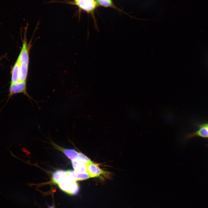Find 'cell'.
<instances>
[{"label":"cell","mask_w":208,"mask_h":208,"mask_svg":"<svg viewBox=\"0 0 208 208\" xmlns=\"http://www.w3.org/2000/svg\"><path fill=\"white\" fill-rule=\"evenodd\" d=\"M58 184L61 190L70 194H76L79 190V186L76 181L69 178L68 176Z\"/></svg>","instance_id":"1"},{"label":"cell","mask_w":208,"mask_h":208,"mask_svg":"<svg viewBox=\"0 0 208 208\" xmlns=\"http://www.w3.org/2000/svg\"><path fill=\"white\" fill-rule=\"evenodd\" d=\"M26 81H19L16 83L10 84L8 90V98L7 102L13 95L17 94L23 93L29 99L31 98L27 91Z\"/></svg>","instance_id":"2"},{"label":"cell","mask_w":208,"mask_h":208,"mask_svg":"<svg viewBox=\"0 0 208 208\" xmlns=\"http://www.w3.org/2000/svg\"><path fill=\"white\" fill-rule=\"evenodd\" d=\"M99 164L95 163L92 161L87 165V172L90 177H100L103 176L108 177L110 173L109 172L105 171L101 168Z\"/></svg>","instance_id":"3"},{"label":"cell","mask_w":208,"mask_h":208,"mask_svg":"<svg viewBox=\"0 0 208 208\" xmlns=\"http://www.w3.org/2000/svg\"><path fill=\"white\" fill-rule=\"evenodd\" d=\"M198 129L196 131L189 134L187 139L198 137L204 138H208V123L197 125Z\"/></svg>","instance_id":"4"},{"label":"cell","mask_w":208,"mask_h":208,"mask_svg":"<svg viewBox=\"0 0 208 208\" xmlns=\"http://www.w3.org/2000/svg\"><path fill=\"white\" fill-rule=\"evenodd\" d=\"M75 2L79 8L88 12L93 10L97 4L94 0H79Z\"/></svg>","instance_id":"5"},{"label":"cell","mask_w":208,"mask_h":208,"mask_svg":"<svg viewBox=\"0 0 208 208\" xmlns=\"http://www.w3.org/2000/svg\"><path fill=\"white\" fill-rule=\"evenodd\" d=\"M22 47L18 58L20 63L25 62L29 64V50L26 36L24 37Z\"/></svg>","instance_id":"6"},{"label":"cell","mask_w":208,"mask_h":208,"mask_svg":"<svg viewBox=\"0 0 208 208\" xmlns=\"http://www.w3.org/2000/svg\"><path fill=\"white\" fill-rule=\"evenodd\" d=\"M68 177L76 181L83 180L91 178L87 172H81L73 170L67 171Z\"/></svg>","instance_id":"7"},{"label":"cell","mask_w":208,"mask_h":208,"mask_svg":"<svg viewBox=\"0 0 208 208\" xmlns=\"http://www.w3.org/2000/svg\"><path fill=\"white\" fill-rule=\"evenodd\" d=\"M20 64L19 60L18 58L12 68L10 84L16 83L19 81Z\"/></svg>","instance_id":"8"},{"label":"cell","mask_w":208,"mask_h":208,"mask_svg":"<svg viewBox=\"0 0 208 208\" xmlns=\"http://www.w3.org/2000/svg\"><path fill=\"white\" fill-rule=\"evenodd\" d=\"M68 176L67 171L58 170L55 172L53 174L52 177L53 182L58 184L61 181L66 178Z\"/></svg>","instance_id":"9"},{"label":"cell","mask_w":208,"mask_h":208,"mask_svg":"<svg viewBox=\"0 0 208 208\" xmlns=\"http://www.w3.org/2000/svg\"><path fill=\"white\" fill-rule=\"evenodd\" d=\"M72 164L75 170L81 172H87V165L78 159L72 161Z\"/></svg>","instance_id":"10"},{"label":"cell","mask_w":208,"mask_h":208,"mask_svg":"<svg viewBox=\"0 0 208 208\" xmlns=\"http://www.w3.org/2000/svg\"><path fill=\"white\" fill-rule=\"evenodd\" d=\"M20 64L19 81H26L29 64L25 62H22Z\"/></svg>","instance_id":"11"},{"label":"cell","mask_w":208,"mask_h":208,"mask_svg":"<svg viewBox=\"0 0 208 208\" xmlns=\"http://www.w3.org/2000/svg\"><path fill=\"white\" fill-rule=\"evenodd\" d=\"M65 155L70 159L73 160L78 159L79 153L76 151L72 149H60Z\"/></svg>","instance_id":"12"},{"label":"cell","mask_w":208,"mask_h":208,"mask_svg":"<svg viewBox=\"0 0 208 208\" xmlns=\"http://www.w3.org/2000/svg\"><path fill=\"white\" fill-rule=\"evenodd\" d=\"M78 159L87 165L92 161L82 153H79Z\"/></svg>","instance_id":"13"},{"label":"cell","mask_w":208,"mask_h":208,"mask_svg":"<svg viewBox=\"0 0 208 208\" xmlns=\"http://www.w3.org/2000/svg\"><path fill=\"white\" fill-rule=\"evenodd\" d=\"M96 1L100 5L105 7H110L112 5V1L108 0H96Z\"/></svg>","instance_id":"14"},{"label":"cell","mask_w":208,"mask_h":208,"mask_svg":"<svg viewBox=\"0 0 208 208\" xmlns=\"http://www.w3.org/2000/svg\"><path fill=\"white\" fill-rule=\"evenodd\" d=\"M49 208H55L53 206H50L49 207Z\"/></svg>","instance_id":"15"},{"label":"cell","mask_w":208,"mask_h":208,"mask_svg":"<svg viewBox=\"0 0 208 208\" xmlns=\"http://www.w3.org/2000/svg\"><path fill=\"white\" fill-rule=\"evenodd\" d=\"M78 0H75V2H76Z\"/></svg>","instance_id":"16"},{"label":"cell","mask_w":208,"mask_h":208,"mask_svg":"<svg viewBox=\"0 0 208 208\" xmlns=\"http://www.w3.org/2000/svg\"><path fill=\"white\" fill-rule=\"evenodd\" d=\"M108 0L109 1H112L111 0Z\"/></svg>","instance_id":"17"}]
</instances>
